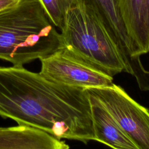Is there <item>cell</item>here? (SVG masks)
I'll use <instances>...</instances> for the list:
<instances>
[{"instance_id": "8992f818", "label": "cell", "mask_w": 149, "mask_h": 149, "mask_svg": "<svg viewBox=\"0 0 149 149\" xmlns=\"http://www.w3.org/2000/svg\"><path fill=\"white\" fill-rule=\"evenodd\" d=\"M102 19L112 34L125 62L127 73L132 74L143 65L140 54L129 36L120 15L118 0H81Z\"/></svg>"}, {"instance_id": "6da1fadb", "label": "cell", "mask_w": 149, "mask_h": 149, "mask_svg": "<svg viewBox=\"0 0 149 149\" xmlns=\"http://www.w3.org/2000/svg\"><path fill=\"white\" fill-rule=\"evenodd\" d=\"M0 116L60 140L95 141L87 89L54 83L23 66H0Z\"/></svg>"}, {"instance_id": "52a82bcc", "label": "cell", "mask_w": 149, "mask_h": 149, "mask_svg": "<svg viewBox=\"0 0 149 149\" xmlns=\"http://www.w3.org/2000/svg\"><path fill=\"white\" fill-rule=\"evenodd\" d=\"M64 141L44 131L18 125L0 127V149H68Z\"/></svg>"}, {"instance_id": "7a4b0ae2", "label": "cell", "mask_w": 149, "mask_h": 149, "mask_svg": "<svg viewBox=\"0 0 149 149\" xmlns=\"http://www.w3.org/2000/svg\"><path fill=\"white\" fill-rule=\"evenodd\" d=\"M62 47L61 33L38 0H22L0 11V59L23 66Z\"/></svg>"}, {"instance_id": "3957f363", "label": "cell", "mask_w": 149, "mask_h": 149, "mask_svg": "<svg viewBox=\"0 0 149 149\" xmlns=\"http://www.w3.org/2000/svg\"><path fill=\"white\" fill-rule=\"evenodd\" d=\"M61 31L62 47L75 57L112 77L127 72L112 34L98 15L85 4L67 10Z\"/></svg>"}, {"instance_id": "5b68a950", "label": "cell", "mask_w": 149, "mask_h": 149, "mask_svg": "<svg viewBox=\"0 0 149 149\" xmlns=\"http://www.w3.org/2000/svg\"><path fill=\"white\" fill-rule=\"evenodd\" d=\"M40 60V73L61 85L87 89L113 84L112 76L75 57L63 47Z\"/></svg>"}, {"instance_id": "277c9868", "label": "cell", "mask_w": 149, "mask_h": 149, "mask_svg": "<svg viewBox=\"0 0 149 149\" xmlns=\"http://www.w3.org/2000/svg\"><path fill=\"white\" fill-rule=\"evenodd\" d=\"M121 128L136 143L139 149H149V110L134 100L120 86L112 84L90 88Z\"/></svg>"}, {"instance_id": "8fae6325", "label": "cell", "mask_w": 149, "mask_h": 149, "mask_svg": "<svg viewBox=\"0 0 149 149\" xmlns=\"http://www.w3.org/2000/svg\"><path fill=\"white\" fill-rule=\"evenodd\" d=\"M22 0H0V11L17 5Z\"/></svg>"}, {"instance_id": "ba28073f", "label": "cell", "mask_w": 149, "mask_h": 149, "mask_svg": "<svg viewBox=\"0 0 149 149\" xmlns=\"http://www.w3.org/2000/svg\"><path fill=\"white\" fill-rule=\"evenodd\" d=\"M88 94L95 141L113 148L139 149L99 100Z\"/></svg>"}, {"instance_id": "9c48e42d", "label": "cell", "mask_w": 149, "mask_h": 149, "mask_svg": "<svg viewBox=\"0 0 149 149\" xmlns=\"http://www.w3.org/2000/svg\"><path fill=\"white\" fill-rule=\"evenodd\" d=\"M127 33L141 55L149 52V0H118Z\"/></svg>"}, {"instance_id": "30bf717a", "label": "cell", "mask_w": 149, "mask_h": 149, "mask_svg": "<svg viewBox=\"0 0 149 149\" xmlns=\"http://www.w3.org/2000/svg\"><path fill=\"white\" fill-rule=\"evenodd\" d=\"M51 23L61 29L67 10L79 3L81 0H38Z\"/></svg>"}]
</instances>
